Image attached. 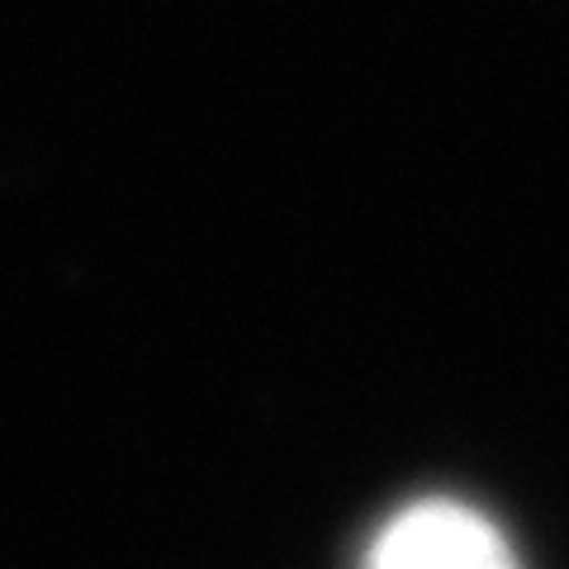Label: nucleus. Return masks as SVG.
<instances>
[{
    "instance_id": "obj_1",
    "label": "nucleus",
    "mask_w": 569,
    "mask_h": 569,
    "mask_svg": "<svg viewBox=\"0 0 569 569\" xmlns=\"http://www.w3.org/2000/svg\"><path fill=\"white\" fill-rule=\"evenodd\" d=\"M361 569H522V560L479 508L418 498L376 531Z\"/></svg>"
}]
</instances>
